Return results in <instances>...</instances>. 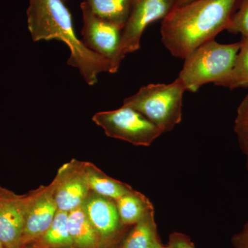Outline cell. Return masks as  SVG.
Wrapping results in <instances>:
<instances>
[{"instance_id": "obj_26", "label": "cell", "mask_w": 248, "mask_h": 248, "mask_svg": "<svg viewBox=\"0 0 248 248\" xmlns=\"http://www.w3.org/2000/svg\"><path fill=\"white\" fill-rule=\"evenodd\" d=\"M0 248H4V246H3L2 244H1V241H0Z\"/></svg>"}, {"instance_id": "obj_14", "label": "cell", "mask_w": 248, "mask_h": 248, "mask_svg": "<svg viewBox=\"0 0 248 248\" xmlns=\"http://www.w3.org/2000/svg\"><path fill=\"white\" fill-rule=\"evenodd\" d=\"M124 241L122 248H161L155 218V208L151 209L138 223Z\"/></svg>"}, {"instance_id": "obj_10", "label": "cell", "mask_w": 248, "mask_h": 248, "mask_svg": "<svg viewBox=\"0 0 248 248\" xmlns=\"http://www.w3.org/2000/svg\"><path fill=\"white\" fill-rule=\"evenodd\" d=\"M53 180L55 202L60 211L69 213L81 206L91 192L83 171L82 161L73 159L63 164Z\"/></svg>"}, {"instance_id": "obj_6", "label": "cell", "mask_w": 248, "mask_h": 248, "mask_svg": "<svg viewBox=\"0 0 248 248\" xmlns=\"http://www.w3.org/2000/svg\"><path fill=\"white\" fill-rule=\"evenodd\" d=\"M177 6V0H135L110 73H117L125 57L140 48L141 36L146 28L156 21L164 20Z\"/></svg>"}, {"instance_id": "obj_7", "label": "cell", "mask_w": 248, "mask_h": 248, "mask_svg": "<svg viewBox=\"0 0 248 248\" xmlns=\"http://www.w3.org/2000/svg\"><path fill=\"white\" fill-rule=\"evenodd\" d=\"M83 42L94 53L109 60H115L120 47L123 29L94 14L85 1L81 4Z\"/></svg>"}, {"instance_id": "obj_9", "label": "cell", "mask_w": 248, "mask_h": 248, "mask_svg": "<svg viewBox=\"0 0 248 248\" xmlns=\"http://www.w3.org/2000/svg\"><path fill=\"white\" fill-rule=\"evenodd\" d=\"M28 195L0 186V241L4 248H23Z\"/></svg>"}, {"instance_id": "obj_20", "label": "cell", "mask_w": 248, "mask_h": 248, "mask_svg": "<svg viewBox=\"0 0 248 248\" xmlns=\"http://www.w3.org/2000/svg\"><path fill=\"white\" fill-rule=\"evenodd\" d=\"M234 127L248 128V94L244 98L236 110Z\"/></svg>"}, {"instance_id": "obj_22", "label": "cell", "mask_w": 248, "mask_h": 248, "mask_svg": "<svg viewBox=\"0 0 248 248\" xmlns=\"http://www.w3.org/2000/svg\"><path fill=\"white\" fill-rule=\"evenodd\" d=\"M231 244L232 248H248V220L242 229L233 235Z\"/></svg>"}, {"instance_id": "obj_4", "label": "cell", "mask_w": 248, "mask_h": 248, "mask_svg": "<svg viewBox=\"0 0 248 248\" xmlns=\"http://www.w3.org/2000/svg\"><path fill=\"white\" fill-rule=\"evenodd\" d=\"M239 48L240 42L225 45L209 41L184 59L178 78L191 93L197 92L208 83L216 85L231 71Z\"/></svg>"}, {"instance_id": "obj_18", "label": "cell", "mask_w": 248, "mask_h": 248, "mask_svg": "<svg viewBox=\"0 0 248 248\" xmlns=\"http://www.w3.org/2000/svg\"><path fill=\"white\" fill-rule=\"evenodd\" d=\"M66 212H57L51 225L40 238L42 245L47 248H70L73 246L68 226ZM37 240V239H36Z\"/></svg>"}, {"instance_id": "obj_5", "label": "cell", "mask_w": 248, "mask_h": 248, "mask_svg": "<svg viewBox=\"0 0 248 248\" xmlns=\"http://www.w3.org/2000/svg\"><path fill=\"white\" fill-rule=\"evenodd\" d=\"M93 121L108 137L128 142L138 146H149L162 132L153 122L131 108L94 114Z\"/></svg>"}, {"instance_id": "obj_27", "label": "cell", "mask_w": 248, "mask_h": 248, "mask_svg": "<svg viewBox=\"0 0 248 248\" xmlns=\"http://www.w3.org/2000/svg\"><path fill=\"white\" fill-rule=\"evenodd\" d=\"M63 1H69V0H63Z\"/></svg>"}, {"instance_id": "obj_17", "label": "cell", "mask_w": 248, "mask_h": 248, "mask_svg": "<svg viewBox=\"0 0 248 248\" xmlns=\"http://www.w3.org/2000/svg\"><path fill=\"white\" fill-rule=\"evenodd\" d=\"M216 86L231 90L248 86V37H242L240 41L239 53L234 66L226 78L217 83Z\"/></svg>"}, {"instance_id": "obj_24", "label": "cell", "mask_w": 248, "mask_h": 248, "mask_svg": "<svg viewBox=\"0 0 248 248\" xmlns=\"http://www.w3.org/2000/svg\"><path fill=\"white\" fill-rule=\"evenodd\" d=\"M195 1V0H177V6H183V5H185L188 4V3L192 2V1Z\"/></svg>"}, {"instance_id": "obj_3", "label": "cell", "mask_w": 248, "mask_h": 248, "mask_svg": "<svg viewBox=\"0 0 248 248\" xmlns=\"http://www.w3.org/2000/svg\"><path fill=\"white\" fill-rule=\"evenodd\" d=\"M185 86L179 78L171 84H151L125 98L123 107L140 112L162 133L172 131L182 120Z\"/></svg>"}, {"instance_id": "obj_11", "label": "cell", "mask_w": 248, "mask_h": 248, "mask_svg": "<svg viewBox=\"0 0 248 248\" xmlns=\"http://www.w3.org/2000/svg\"><path fill=\"white\" fill-rule=\"evenodd\" d=\"M82 205L100 239H110L123 226L115 200L91 191Z\"/></svg>"}, {"instance_id": "obj_25", "label": "cell", "mask_w": 248, "mask_h": 248, "mask_svg": "<svg viewBox=\"0 0 248 248\" xmlns=\"http://www.w3.org/2000/svg\"><path fill=\"white\" fill-rule=\"evenodd\" d=\"M161 248H174L172 247V246H170V245H168L167 246H163V247H161Z\"/></svg>"}, {"instance_id": "obj_21", "label": "cell", "mask_w": 248, "mask_h": 248, "mask_svg": "<svg viewBox=\"0 0 248 248\" xmlns=\"http://www.w3.org/2000/svg\"><path fill=\"white\" fill-rule=\"evenodd\" d=\"M169 244L174 248H196L188 236L179 232L170 234Z\"/></svg>"}, {"instance_id": "obj_19", "label": "cell", "mask_w": 248, "mask_h": 248, "mask_svg": "<svg viewBox=\"0 0 248 248\" xmlns=\"http://www.w3.org/2000/svg\"><path fill=\"white\" fill-rule=\"evenodd\" d=\"M236 8L238 10L232 15L226 31L248 37V0H239Z\"/></svg>"}, {"instance_id": "obj_23", "label": "cell", "mask_w": 248, "mask_h": 248, "mask_svg": "<svg viewBox=\"0 0 248 248\" xmlns=\"http://www.w3.org/2000/svg\"><path fill=\"white\" fill-rule=\"evenodd\" d=\"M234 130L240 148L246 156V166L248 170V128L234 127Z\"/></svg>"}, {"instance_id": "obj_16", "label": "cell", "mask_w": 248, "mask_h": 248, "mask_svg": "<svg viewBox=\"0 0 248 248\" xmlns=\"http://www.w3.org/2000/svg\"><path fill=\"white\" fill-rule=\"evenodd\" d=\"M135 0H84L99 17L124 29Z\"/></svg>"}, {"instance_id": "obj_2", "label": "cell", "mask_w": 248, "mask_h": 248, "mask_svg": "<svg viewBox=\"0 0 248 248\" xmlns=\"http://www.w3.org/2000/svg\"><path fill=\"white\" fill-rule=\"evenodd\" d=\"M27 14L32 40H55L67 45L71 51L67 63L78 68L90 86L97 84L100 73H110V61L90 50L76 35L71 13L63 0H30Z\"/></svg>"}, {"instance_id": "obj_1", "label": "cell", "mask_w": 248, "mask_h": 248, "mask_svg": "<svg viewBox=\"0 0 248 248\" xmlns=\"http://www.w3.org/2000/svg\"><path fill=\"white\" fill-rule=\"evenodd\" d=\"M239 0H195L177 6L161 23V41L172 56L184 59L226 30Z\"/></svg>"}, {"instance_id": "obj_13", "label": "cell", "mask_w": 248, "mask_h": 248, "mask_svg": "<svg viewBox=\"0 0 248 248\" xmlns=\"http://www.w3.org/2000/svg\"><path fill=\"white\" fill-rule=\"evenodd\" d=\"M68 226L73 246L78 248H96L99 238L83 205L68 214Z\"/></svg>"}, {"instance_id": "obj_15", "label": "cell", "mask_w": 248, "mask_h": 248, "mask_svg": "<svg viewBox=\"0 0 248 248\" xmlns=\"http://www.w3.org/2000/svg\"><path fill=\"white\" fill-rule=\"evenodd\" d=\"M115 202L121 223L123 226L136 224L149 210L154 208L148 197L135 190L122 196Z\"/></svg>"}, {"instance_id": "obj_12", "label": "cell", "mask_w": 248, "mask_h": 248, "mask_svg": "<svg viewBox=\"0 0 248 248\" xmlns=\"http://www.w3.org/2000/svg\"><path fill=\"white\" fill-rule=\"evenodd\" d=\"M86 182L93 192L116 200L134 190L131 186L109 177L95 165L82 161Z\"/></svg>"}, {"instance_id": "obj_8", "label": "cell", "mask_w": 248, "mask_h": 248, "mask_svg": "<svg viewBox=\"0 0 248 248\" xmlns=\"http://www.w3.org/2000/svg\"><path fill=\"white\" fill-rule=\"evenodd\" d=\"M55 182L41 186L28 195L24 221V246L40 238L51 225L58 205L55 199Z\"/></svg>"}]
</instances>
